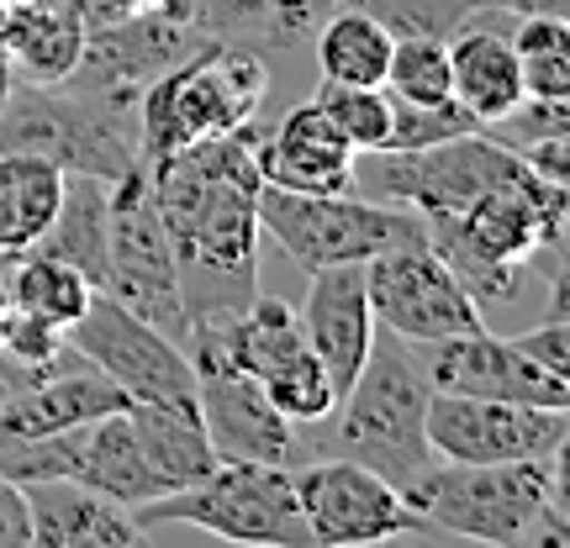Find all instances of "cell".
<instances>
[{
	"label": "cell",
	"instance_id": "cell-5",
	"mask_svg": "<svg viewBox=\"0 0 570 548\" xmlns=\"http://www.w3.org/2000/svg\"><path fill=\"white\" fill-rule=\"evenodd\" d=\"M269 90V69L244 48L206 42L138 96V142L142 163L164 159L175 148H190L217 132H238L259 117Z\"/></svg>",
	"mask_w": 570,
	"mask_h": 548
},
{
	"label": "cell",
	"instance_id": "cell-18",
	"mask_svg": "<svg viewBox=\"0 0 570 548\" xmlns=\"http://www.w3.org/2000/svg\"><path fill=\"white\" fill-rule=\"evenodd\" d=\"M296 317H302L306 348L317 353V365L327 369L333 390L344 396L348 380L365 365L375 332H381L375 311H370V296H365V265L312 269V290H306V306Z\"/></svg>",
	"mask_w": 570,
	"mask_h": 548
},
{
	"label": "cell",
	"instance_id": "cell-31",
	"mask_svg": "<svg viewBox=\"0 0 570 548\" xmlns=\"http://www.w3.org/2000/svg\"><path fill=\"white\" fill-rule=\"evenodd\" d=\"M259 386H265L269 407L281 411L291 427L327 422V417H333V407H338V390H333V380H327V369L317 365V353H312V348H306V353H296L291 365H281L275 375H265Z\"/></svg>",
	"mask_w": 570,
	"mask_h": 548
},
{
	"label": "cell",
	"instance_id": "cell-4",
	"mask_svg": "<svg viewBox=\"0 0 570 548\" xmlns=\"http://www.w3.org/2000/svg\"><path fill=\"white\" fill-rule=\"evenodd\" d=\"M428 396H433V386H428L423 365L407 353V343L391 332H375L360 375L348 380V390L333 407L344 459L386 475L396 490H407L433 465V448L423 432Z\"/></svg>",
	"mask_w": 570,
	"mask_h": 548
},
{
	"label": "cell",
	"instance_id": "cell-47",
	"mask_svg": "<svg viewBox=\"0 0 570 548\" xmlns=\"http://www.w3.org/2000/svg\"><path fill=\"white\" fill-rule=\"evenodd\" d=\"M11 6H17V0H11Z\"/></svg>",
	"mask_w": 570,
	"mask_h": 548
},
{
	"label": "cell",
	"instance_id": "cell-37",
	"mask_svg": "<svg viewBox=\"0 0 570 548\" xmlns=\"http://www.w3.org/2000/svg\"><path fill=\"white\" fill-rule=\"evenodd\" d=\"M512 343L523 348V353H529L539 369H550V375L570 380V327H566V317H544L539 327L518 332Z\"/></svg>",
	"mask_w": 570,
	"mask_h": 548
},
{
	"label": "cell",
	"instance_id": "cell-6",
	"mask_svg": "<svg viewBox=\"0 0 570 548\" xmlns=\"http://www.w3.org/2000/svg\"><path fill=\"white\" fill-rule=\"evenodd\" d=\"M138 528L185 522L227 544H259V548H306V522L296 507V480L285 465L259 459H217L202 480L180 490H164L154 501L132 507Z\"/></svg>",
	"mask_w": 570,
	"mask_h": 548
},
{
	"label": "cell",
	"instance_id": "cell-7",
	"mask_svg": "<svg viewBox=\"0 0 570 548\" xmlns=\"http://www.w3.org/2000/svg\"><path fill=\"white\" fill-rule=\"evenodd\" d=\"M259 227L306 275L327 265H370L402 243H428V222L412 206H370L354 196H302L259 185Z\"/></svg>",
	"mask_w": 570,
	"mask_h": 548
},
{
	"label": "cell",
	"instance_id": "cell-28",
	"mask_svg": "<svg viewBox=\"0 0 570 548\" xmlns=\"http://www.w3.org/2000/svg\"><path fill=\"white\" fill-rule=\"evenodd\" d=\"M0 285H6V296H11L17 311H32V317H42V322H53V327H69L90 306V296H96V285L85 280L80 269L63 265V259H48L38 248L6 259Z\"/></svg>",
	"mask_w": 570,
	"mask_h": 548
},
{
	"label": "cell",
	"instance_id": "cell-20",
	"mask_svg": "<svg viewBox=\"0 0 570 548\" xmlns=\"http://www.w3.org/2000/svg\"><path fill=\"white\" fill-rule=\"evenodd\" d=\"M32 548H127L138 544V517L80 480H32L21 486Z\"/></svg>",
	"mask_w": 570,
	"mask_h": 548
},
{
	"label": "cell",
	"instance_id": "cell-35",
	"mask_svg": "<svg viewBox=\"0 0 570 548\" xmlns=\"http://www.w3.org/2000/svg\"><path fill=\"white\" fill-rule=\"evenodd\" d=\"M63 348H69L63 327L42 322V317H32V311H11V327H6V343H0V353H11V359H17V365H27V369H53Z\"/></svg>",
	"mask_w": 570,
	"mask_h": 548
},
{
	"label": "cell",
	"instance_id": "cell-38",
	"mask_svg": "<svg viewBox=\"0 0 570 548\" xmlns=\"http://www.w3.org/2000/svg\"><path fill=\"white\" fill-rule=\"evenodd\" d=\"M344 0H269L265 6V27H275L281 42H296L306 32H317L323 17H333Z\"/></svg>",
	"mask_w": 570,
	"mask_h": 548
},
{
	"label": "cell",
	"instance_id": "cell-21",
	"mask_svg": "<svg viewBox=\"0 0 570 548\" xmlns=\"http://www.w3.org/2000/svg\"><path fill=\"white\" fill-rule=\"evenodd\" d=\"M449 90L465 106L475 127H497L523 106V63L508 32L460 27L449 38Z\"/></svg>",
	"mask_w": 570,
	"mask_h": 548
},
{
	"label": "cell",
	"instance_id": "cell-2",
	"mask_svg": "<svg viewBox=\"0 0 570 548\" xmlns=\"http://www.w3.org/2000/svg\"><path fill=\"white\" fill-rule=\"evenodd\" d=\"M402 496L428 532L497 548H570L566 448L550 459H502V465L433 459Z\"/></svg>",
	"mask_w": 570,
	"mask_h": 548
},
{
	"label": "cell",
	"instance_id": "cell-1",
	"mask_svg": "<svg viewBox=\"0 0 570 548\" xmlns=\"http://www.w3.org/2000/svg\"><path fill=\"white\" fill-rule=\"evenodd\" d=\"M254 122L142 163L164 238L180 275V301L196 322H223L259 296V163Z\"/></svg>",
	"mask_w": 570,
	"mask_h": 548
},
{
	"label": "cell",
	"instance_id": "cell-32",
	"mask_svg": "<svg viewBox=\"0 0 570 548\" xmlns=\"http://www.w3.org/2000/svg\"><path fill=\"white\" fill-rule=\"evenodd\" d=\"M386 90L402 101H454L449 90V42L444 38H391Z\"/></svg>",
	"mask_w": 570,
	"mask_h": 548
},
{
	"label": "cell",
	"instance_id": "cell-40",
	"mask_svg": "<svg viewBox=\"0 0 570 548\" xmlns=\"http://www.w3.org/2000/svg\"><path fill=\"white\" fill-rule=\"evenodd\" d=\"M0 548H32V528H27V501L21 486H11L0 475Z\"/></svg>",
	"mask_w": 570,
	"mask_h": 548
},
{
	"label": "cell",
	"instance_id": "cell-12",
	"mask_svg": "<svg viewBox=\"0 0 570 548\" xmlns=\"http://www.w3.org/2000/svg\"><path fill=\"white\" fill-rule=\"evenodd\" d=\"M63 338L106 380H117L127 401H196V375H190L185 343H175L154 322H142L138 311L111 301L106 290L90 296V306L63 327Z\"/></svg>",
	"mask_w": 570,
	"mask_h": 548
},
{
	"label": "cell",
	"instance_id": "cell-22",
	"mask_svg": "<svg viewBox=\"0 0 570 548\" xmlns=\"http://www.w3.org/2000/svg\"><path fill=\"white\" fill-rule=\"evenodd\" d=\"M127 417H132L142 465L154 475L159 496L164 490L190 486V480H202L206 469L217 465V448L206 438L196 401H132Z\"/></svg>",
	"mask_w": 570,
	"mask_h": 548
},
{
	"label": "cell",
	"instance_id": "cell-15",
	"mask_svg": "<svg viewBox=\"0 0 570 548\" xmlns=\"http://www.w3.org/2000/svg\"><path fill=\"white\" fill-rule=\"evenodd\" d=\"M185 343H190L185 359H190V375H196V411H202V427L212 448H217V459L285 465L291 448H296V427L269 407L265 386L248 369L233 365L202 327H190Z\"/></svg>",
	"mask_w": 570,
	"mask_h": 548
},
{
	"label": "cell",
	"instance_id": "cell-8",
	"mask_svg": "<svg viewBox=\"0 0 570 548\" xmlns=\"http://www.w3.org/2000/svg\"><path fill=\"white\" fill-rule=\"evenodd\" d=\"M370 185L396 206H412L417 217H444L460 206L497 196V190H539L529 159L502 138H487V127L444 138L433 148H412V153H365Z\"/></svg>",
	"mask_w": 570,
	"mask_h": 548
},
{
	"label": "cell",
	"instance_id": "cell-11",
	"mask_svg": "<svg viewBox=\"0 0 570 548\" xmlns=\"http://www.w3.org/2000/svg\"><path fill=\"white\" fill-rule=\"evenodd\" d=\"M206 42L212 38L196 27L190 6L185 0H164L154 11H127L117 21L85 27L80 63L69 69L63 84L85 90V96H132L138 101L164 69H175Z\"/></svg>",
	"mask_w": 570,
	"mask_h": 548
},
{
	"label": "cell",
	"instance_id": "cell-13",
	"mask_svg": "<svg viewBox=\"0 0 570 548\" xmlns=\"http://www.w3.org/2000/svg\"><path fill=\"white\" fill-rule=\"evenodd\" d=\"M433 459L454 465H502V459H550L570 438V407H523L433 390L423 417Z\"/></svg>",
	"mask_w": 570,
	"mask_h": 548
},
{
	"label": "cell",
	"instance_id": "cell-36",
	"mask_svg": "<svg viewBox=\"0 0 570 548\" xmlns=\"http://www.w3.org/2000/svg\"><path fill=\"white\" fill-rule=\"evenodd\" d=\"M190 17L206 38H227V32H244V27H265V6L269 0H185Z\"/></svg>",
	"mask_w": 570,
	"mask_h": 548
},
{
	"label": "cell",
	"instance_id": "cell-43",
	"mask_svg": "<svg viewBox=\"0 0 570 548\" xmlns=\"http://www.w3.org/2000/svg\"><path fill=\"white\" fill-rule=\"evenodd\" d=\"M117 17H127V11H154V6H164V0H106Z\"/></svg>",
	"mask_w": 570,
	"mask_h": 548
},
{
	"label": "cell",
	"instance_id": "cell-17",
	"mask_svg": "<svg viewBox=\"0 0 570 548\" xmlns=\"http://www.w3.org/2000/svg\"><path fill=\"white\" fill-rule=\"evenodd\" d=\"M254 163L259 180L275 190H302V196H344L354 190V169L360 153L348 148V138L327 122V111L317 101L291 106L281 127H269L254 138Z\"/></svg>",
	"mask_w": 570,
	"mask_h": 548
},
{
	"label": "cell",
	"instance_id": "cell-45",
	"mask_svg": "<svg viewBox=\"0 0 570 548\" xmlns=\"http://www.w3.org/2000/svg\"><path fill=\"white\" fill-rule=\"evenodd\" d=\"M6 17H11V0H0V27H6Z\"/></svg>",
	"mask_w": 570,
	"mask_h": 548
},
{
	"label": "cell",
	"instance_id": "cell-46",
	"mask_svg": "<svg viewBox=\"0 0 570 548\" xmlns=\"http://www.w3.org/2000/svg\"><path fill=\"white\" fill-rule=\"evenodd\" d=\"M0 275H6V253H0Z\"/></svg>",
	"mask_w": 570,
	"mask_h": 548
},
{
	"label": "cell",
	"instance_id": "cell-30",
	"mask_svg": "<svg viewBox=\"0 0 570 548\" xmlns=\"http://www.w3.org/2000/svg\"><path fill=\"white\" fill-rule=\"evenodd\" d=\"M327 111V122L348 138V148L365 159L386 148V127H391V96L386 84H327L312 96Z\"/></svg>",
	"mask_w": 570,
	"mask_h": 548
},
{
	"label": "cell",
	"instance_id": "cell-29",
	"mask_svg": "<svg viewBox=\"0 0 570 548\" xmlns=\"http://www.w3.org/2000/svg\"><path fill=\"white\" fill-rule=\"evenodd\" d=\"M512 48H518V63H523V96H533V101H570L566 17H518Z\"/></svg>",
	"mask_w": 570,
	"mask_h": 548
},
{
	"label": "cell",
	"instance_id": "cell-39",
	"mask_svg": "<svg viewBox=\"0 0 570 548\" xmlns=\"http://www.w3.org/2000/svg\"><path fill=\"white\" fill-rule=\"evenodd\" d=\"M518 153L529 159V169L539 175V180H550V185H566L570 180V142H566V132L533 138L529 148H518Z\"/></svg>",
	"mask_w": 570,
	"mask_h": 548
},
{
	"label": "cell",
	"instance_id": "cell-33",
	"mask_svg": "<svg viewBox=\"0 0 570 548\" xmlns=\"http://www.w3.org/2000/svg\"><path fill=\"white\" fill-rule=\"evenodd\" d=\"M460 132H475V117L460 101H402V96H391V127H386V148L381 153L433 148V142L460 138Z\"/></svg>",
	"mask_w": 570,
	"mask_h": 548
},
{
	"label": "cell",
	"instance_id": "cell-10",
	"mask_svg": "<svg viewBox=\"0 0 570 548\" xmlns=\"http://www.w3.org/2000/svg\"><path fill=\"white\" fill-rule=\"evenodd\" d=\"M365 296L375 311V327L402 338L407 348L444 343V338L487 327L481 306L470 301V290L433 253V243H402L375 253L365 265Z\"/></svg>",
	"mask_w": 570,
	"mask_h": 548
},
{
	"label": "cell",
	"instance_id": "cell-44",
	"mask_svg": "<svg viewBox=\"0 0 570 548\" xmlns=\"http://www.w3.org/2000/svg\"><path fill=\"white\" fill-rule=\"evenodd\" d=\"M11 311H17V306H11V296H6V285H0V343H6V327H11Z\"/></svg>",
	"mask_w": 570,
	"mask_h": 548
},
{
	"label": "cell",
	"instance_id": "cell-25",
	"mask_svg": "<svg viewBox=\"0 0 570 548\" xmlns=\"http://www.w3.org/2000/svg\"><path fill=\"white\" fill-rule=\"evenodd\" d=\"M63 201V169L42 153L0 148V253L17 259L38 243Z\"/></svg>",
	"mask_w": 570,
	"mask_h": 548
},
{
	"label": "cell",
	"instance_id": "cell-34",
	"mask_svg": "<svg viewBox=\"0 0 570 548\" xmlns=\"http://www.w3.org/2000/svg\"><path fill=\"white\" fill-rule=\"evenodd\" d=\"M354 6H365L391 38H412V32L449 38V32H460L487 0H354Z\"/></svg>",
	"mask_w": 570,
	"mask_h": 548
},
{
	"label": "cell",
	"instance_id": "cell-16",
	"mask_svg": "<svg viewBox=\"0 0 570 548\" xmlns=\"http://www.w3.org/2000/svg\"><path fill=\"white\" fill-rule=\"evenodd\" d=\"M428 348L433 353H428L423 375L433 390L487 396V401H523V407H570V380L539 369L512 338H491L487 327Z\"/></svg>",
	"mask_w": 570,
	"mask_h": 548
},
{
	"label": "cell",
	"instance_id": "cell-24",
	"mask_svg": "<svg viewBox=\"0 0 570 548\" xmlns=\"http://www.w3.org/2000/svg\"><path fill=\"white\" fill-rule=\"evenodd\" d=\"M196 327L223 348L233 365L248 369L254 380H265V375H275L281 365H291L296 353H306L302 317H296L281 296H265V290H259L244 311H233L223 322H196Z\"/></svg>",
	"mask_w": 570,
	"mask_h": 548
},
{
	"label": "cell",
	"instance_id": "cell-26",
	"mask_svg": "<svg viewBox=\"0 0 570 548\" xmlns=\"http://www.w3.org/2000/svg\"><path fill=\"white\" fill-rule=\"evenodd\" d=\"M106 190H111V180L63 175L59 211H53L48 232L32 243L38 253H48V259L75 265L96 290H101V280H106Z\"/></svg>",
	"mask_w": 570,
	"mask_h": 548
},
{
	"label": "cell",
	"instance_id": "cell-27",
	"mask_svg": "<svg viewBox=\"0 0 570 548\" xmlns=\"http://www.w3.org/2000/svg\"><path fill=\"white\" fill-rule=\"evenodd\" d=\"M391 32L365 6H338L317 27V74L327 84H386Z\"/></svg>",
	"mask_w": 570,
	"mask_h": 548
},
{
	"label": "cell",
	"instance_id": "cell-41",
	"mask_svg": "<svg viewBox=\"0 0 570 548\" xmlns=\"http://www.w3.org/2000/svg\"><path fill=\"white\" fill-rule=\"evenodd\" d=\"M497 11H512V17H566L570 0H487Z\"/></svg>",
	"mask_w": 570,
	"mask_h": 548
},
{
	"label": "cell",
	"instance_id": "cell-14",
	"mask_svg": "<svg viewBox=\"0 0 570 548\" xmlns=\"http://www.w3.org/2000/svg\"><path fill=\"white\" fill-rule=\"evenodd\" d=\"M291 480H296L306 538L317 548H360L402 538V532H428L423 517L407 507V496L386 475L354 459H312Z\"/></svg>",
	"mask_w": 570,
	"mask_h": 548
},
{
	"label": "cell",
	"instance_id": "cell-9",
	"mask_svg": "<svg viewBox=\"0 0 570 548\" xmlns=\"http://www.w3.org/2000/svg\"><path fill=\"white\" fill-rule=\"evenodd\" d=\"M101 290L127 311H138L142 322L169 332L175 343L190 338V311L180 301V275H175V253L164 238L159 206H154V185L148 169H132L106 190V280Z\"/></svg>",
	"mask_w": 570,
	"mask_h": 548
},
{
	"label": "cell",
	"instance_id": "cell-23",
	"mask_svg": "<svg viewBox=\"0 0 570 548\" xmlns=\"http://www.w3.org/2000/svg\"><path fill=\"white\" fill-rule=\"evenodd\" d=\"M0 48L11 53V69L21 80L63 84L69 69L80 63L85 21L59 11V6H48V0H17L6 27H0Z\"/></svg>",
	"mask_w": 570,
	"mask_h": 548
},
{
	"label": "cell",
	"instance_id": "cell-3",
	"mask_svg": "<svg viewBox=\"0 0 570 548\" xmlns=\"http://www.w3.org/2000/svg\"><path fill=\"white\" fill-rule=\"evenodd\" d=\"M0 148L6 153H42L63 175L122 180V175L142 169L138 101L17 80L0 106Z\"/></svg>",
	"mask_w": 570,
	"mask_h": 548
},
{
	"label": "cell",
	"instance_id": "cell-42",
	"mask_svg": "<svg viewBox=\"0 0 570 548\" xmlns=\"http://www.w3.org/2000/svg\"><path fill=\"white\" fill-rule=\"evenodd\" d=\"M11 84H17V69H11V53L0 48V106H6V96H11Z\"/></svg>",
	"mask_w": 570,
	"mask_h": 548
},
{
	"label": "cell",
	"instance_id": "cell-19",
	"mask_svg": "<svg viewBox=\"0 0 570 548\" xmlns=\"http://www.w3.org/2000/svg\"><path fill=\"white\" fill-rule=\"evenodd\" d=\"M127 407H132V401H127V390L117 386V380H106L85 353L63 348L59 365L42 369L38 380L0 411V438L63 432V427L96 422V417H111V411H127Z\"/></svg>",
	"mask_w": 570,
	"mask_h": 548
}]
</instances>
